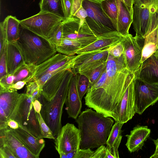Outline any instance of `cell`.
I'll return each instance as SVG.
<instances>
[{
  "label": "cell",
  "instance_id": "obj_35",
  "mask_svg": "<svg viewBox=\"0 0 158 158\" xmlns=\"http://www.w3.org/2000/svg\"><path fill=\"white\" fill-rule=\"evenodd\" d=\"M36 114L40 124L42 138L54 139L55 137L53 136L52 131L44 121L40 113Z\"/></svg>",
  "mask_w": 158,
  "mask_h": 158
},
{
  "label": "cell",
  "instance_id": "obj_38",
  "mask_svg": "<svg viewBox=\"0 0 158 158\" xmlns=\"http://www.w3.org/2000/svg\"><path fill=\"white\" fill-rule=\"evenodd\" d=\"M62 24L58 28L53 35L48 39L55 47L60 44L63 39V29Z\"/></svg>",
  "mask_w": 158,
  "mask_h": 158
},
{
  "label": "cell",
  "instance_id": "obj_13",
  "mask_svg": "<svg viewBox=\"0 0 158 158\" xmlns=\"http://www.w3.org/2000/svg\"><path fill=\"white\" fill-rule=\"evenodd\" d=\"M62 24L63 38L76 40L97 37L88 26L85 19H80L72 16L63 21Z\"/></svg>",
  "mask_w": 158,
  "mask_h": 158
},
{
  "label": "cell",
  "instance_id": "obj_42",
  "mask_svg": "<svg viewBox=\"0 0 158 158\" xmlns=\"http://www.w3.org/2000/svg\"><path fill=\"white\" fill-rule=\"evenodd\" d=\"M0 158H17L15 154L6 144L0 146Z\"/></svg>",
  "mask_w": 158,
  "mask_h": 158
},
{
  "label": "cell",
  "instance_id": "obj_18",
  "mask_svg": "<svg viewBox=\"0 0 158 158\" xmlns=\"http://www.w3.org/2000/svg\"><path fill=\"white\" fill-rule=\"evenodd\" d=\"M134 74L136 77L146 82L158 84V58L154 54L141 63Z\"/></svg>",
  "mask_w": 158,
  "mask_h": 158
},
{
  "label": "cell",
  "instance_id": "obj_21",
  "mask_svg": "<svg viewBox=\"0 0 158 158\" xmlns=\"http://www.w3.org/2000/svg\"><path fill=\"white\" fill-rule=\"evenodd\" d=\"M97 38L94 37L76 40L63 38L55 48L59 53L68 56H74L78 51L91 44Z\"/></svg>",
  "mask_w": 158,
  "mask_h": 158
},
{
  "label": "cell",
  "instance_id": "obj_41",
  "mask_svg": "<svg viewBox=\"0 0 158 158\" xmlns=\"http://www.w3.org/2000/svg\"><path fill=\"white\" fill-rule=\"evenodd\" d=\"M6 50V46L0 52V78L7 74Z\"/></svg>",
  "mask_w": 158,
  "mask_h": 158
},
{
  "label": "cell",
  "instance_id": "obj_7",
  "mask_svg": "<svg viewBox=\"0 0 158 158\" xmlns=\"http://www.w3.org/2000/svg\"><path fill=\"white\" fill-rule=\"evenodd\" d=\"M110 47L77 54L71 68L74 74H83L89 78L95 68L107 61Z\"/></svg>",
  "mask_w": 158,
  "mask_h": 158
},
{
  "label": "cell",
  "instance_id": "obj_53",
  "mask_svg": "<svg viewBox=\"0 0 158 158\" xmlns=\"http://www.w3.org/2000/svg\"><path fill=\"white\" fill-rule=\"evenodd\" d=\"M153 140L156 146V149L154 153L155 154L158 153V138L156 139H153Z\"/></svg>",
  "mask_w": 158,
  "mask_h": 158
},
{
  "label": "cell",
  "instance_id": "obj_43",
  "mask_svg": "<svg viewBox=\"0 0 158 158\" xmlns=\"http://www.w3.org/2000/svg\"><path fill=\"white\" fill-rule=\"evenodd\" d=\"M7 42L6 31L2 22L0 24V52L6 46Z\"/></svg>",
  "mask_w": 158,
  "mask_h": 158
},
{
  "label": "cell",
  "instance_id": "obj_8",
  "mask_svg": "<svg viewBox=\"0 0 158 158\" xmlns=\"http://www.w3.org/2000/svg\"><path fill=\"white\" fill-rule=\"evenodd\" d=\"M134 89L136 112L140 115L158 101V84L148 83L135 77Z\"/></svg>",
  "mask_w": 158,
  "mask_h": 158
},
{
  "label": "cell",
  "instance_id": "obj_47",
  "mask_svg": "<svg viewBox=\"0 0 158 158\" xmlns=\"http://www.w3.org/2000/svg\"><path fill=\"white\" fill-rule=\"evenodd\" d=\"M79 150L73 151L68 153L60 152L59 154L61 158H77Z\"/></svg>",
  "mask_w": 158,
  "mask_h": 158
},
{
  "label": "cell",
  "instance_id": "obj_9",
  "mask_svg": "<svg viewBox=\"0 0 158 158\" xmlns=\"http://www.w3.org/2000/svg\"><path fill=\"white\" fill-rule=\"evenodd\" d=\"M156 1L134 0L132 24L138 40H144L146 36L152 9Z\"/></svg>",
  "mask_w": 158,
  "mask_h": 158
},
{
  "label": "cell",
  "instance_id": "obj_11",
  "mask_svg": "<svg viewBox=\"0 0 158 158\" xmlns=\"http://www.w3.org/2000/svg\"><path fill=\"white\" fill-rule=\"evenodd\" d=\"M80 132L73 124L67 123L62 127L55 138V148L58 153H68L80 149Z\"/></svg>",
  "mask_w": 158,
  "mask_h": 158
},
{
  "label": "cell",
  "instance_id": "obj_20",
  "mask_svg": "<svg viewBox=\"0 0 158 158\" xmlns=\"http://www.w3.org/2000/svg\"><path fill=\"white\" fill-rule=\"evenodd\" d=\"M122 37V36L117 31L104 34L98 37L96 40L88 45L79 50L76 54L101 50L113 46L120 42Z\"/></svg>",
  "mask_w": 158,
  "mask_h": 158
},
{
  "label": "cell",
  "instance_id": "obj_22",
  "mask_svg": "<svg viewBox=\"0 0 158 158\" xmlns=\"http://www.w3.org/2000/svg\"><path fill=\"white\" fill-rule=\"evenodd\" d=\"M14 130L27 148L36 158H38L45 147V142L43 138L36 137L29 131L20 127Z\"/></svg>",
  "mask_w": 158,
  "mask_h": 158
},
{
  "label": "cell",
  "instance_id": "obj_48",
  "mask_svg": "<svg viewBox=\"0 0 158 158\" xmlns=\"http://www.w3.org/2000/svg\"><path fill=\"white\" fill-rule=\"evenodd\" d=\"M34 110L36 113H40L42 108V104L37 99L33 100L31 102Z\"/></svg>",
  "mask_w": 158,
  "mask_h": 158
},
{
  "label": "cell",
  "instance_id": "obj_34",
  "mask_svg": "<svg viewBox=\"0 0 158 158\" xmlns=\"http://www.w3.org/2000/svg\"><path fill=\"white\" fill-rule=\"evenodd\" d=\"M106 62L107 61L102 63L91 72L89 77V86H92L95 84L106 70Z\"/></svg>",
  "mask_w": 158,
  "mask_h": 158
},
{
  "label": "cell",
  "instance_id": "obj_37",
  "mask_svg": "<svg viewBox=\"0 0 158 158\" xmlns=\"http://www.w3.org/2000/svg\"><path fill=\"white\" fill-rule=\"evenodd\" d=\"M15 77L13 73L6 74L0 78V88L8 89L14 84Z\"/></svg>",
  "mask_w": 158,
  "mask_h": 158
},
{
  "label": "cell",
  "instance_id": "obj_1",
  "mask_svg": "<svg viewBox=\"0 0 158 158\" xmlns=\"http://www.w3.org/2000/svg\"><path fill=\"white\" fill-rule=\"evenodd\" d=\"M123 54L115 58L109 54L107 60V78L97 112L111 117L127 87L131 73L126 68Z\"/></svg>",
  "mask_w": 158,
  "mask_h": 158
},
{
  "label": "cell",
  "instance_id": "obj_4",
  "mask_svg": "<svg viewBox=\"0 0 158 158\" xmlns=\"http://www.w3.org/2000/svg\"><path fill=\"white\" fill-rule=\"evenodd\" d=\"M73 74L71 68L66 70L60 87L50 100H47L41 94L38 99L42 104L40 114L55 137L62 127L61 118L63 107L68 94L70 82Z\"/></svg>",
  "mask_w": 158,
  "mask_h": 158
},
{
  "label": "cell",
  "instance_id": "obj_33",
  "mask_svg": "<svg viewBox=\"0 0 158 158\" xmlns=\"http://www.w3.org/2000/svg\"><path fill=\"white\" fill-rule=\"evenodd\" d=\"M89 85V80L87 77L83 74H77V89L81 100H82L84 95L87 93Z\"/></svg>",
  "mask_w": 158,
  "mask_h": 158
},
{
  "label": "cell",
  "instance_id": "obj_52",
  "mask_svg": "<svg viewBox=\"0 0 158 158\" xmlns=\"http://www.w3.org/2000/svg\"><path fill=\"white\" fill-rule=\"evenodd\" d=\"M106 147V158H115L114 156L111 153L109 149Z\"/></svg>",
  "mask_w": 158,
  "mask_h": 158
},
{
  "label": "cell",
  "instance_id": "obj_17",
  "mask_svg": "<svg viewBox=\"0 0 158 158\" xmlns=\"http://www.w3.org/2000/svg\"><path fill=\"white\" fill-rule=\"evenodd\" d=\"M33 100L26 93L19 94L16 107L10 119L16 121L19 127L28 131V118Z\"/></svg>",
  "mask_w": 158,
  "mask_h": 158
},
{
  "label": "cell",
  "instance_id": "obj_6",
  "mask_svg": "<svg viewBox=\"0 0 158 158\" xmlns=\"http://www.w3.org/2000/svg\"><path fill=\"white\" fill-rule=\"evenodd\" d=\"M82 6L87 14L86 22L96 36L117 31L112 21L103 10L100 0H82Z\"/></svg>",
  "mask_w": 158,
  "mask_h": 158
},
{
  "label": "cell",
  "instance_id": "obj_44",
  "mask_svg": "<svg viewBox=\"0 0 158 158\" xmlns=\"http://www.w3.org/2000/svg\"><path fill=\"white\" fill-rule=\"evenodd\" d=\"M39 89H40L37 82L36 81H31L27 83L26 93L31 96L33 93Z\"/></svg>",
  "mask_w": 158,
  "mask_h": 158
},
{
  "label": "cell",
  "instance_id": "obj_14",
  "mask_svg": "<svg viewBox=\"0 0 158 158\" xmlns=\"http://www.w3.org/2000/svg\"><path fill=\"white\" fill-rule=\"evenodd\" d=\"M17 90L10 88L0 89V129L8 127L10 119L17 104L19 94Z\"/></svg>",
  "mask_w": 158,
  "mask_h": 158
},
{
  "label": "cell",
  "instance_id": "obj_23",
  "mask_svg": "<svg viewBox=\"0 0 158 158\" xmlns=\"http://www.w3.org/2000/svg\"><path fill=\"white\" fill-rule=\"evenodd\" d=\"M6 144L17 158H36L25 147L14 130L8 126L6 130Z\"/></svg>",
  "mask_w": 158,
  "mask_h": 158
},
{
  "label": "cell",
  "instance_id": "obj_54",
  "mask_svg": "<svg viewBox=\"0 0 158 158\" xmlns=\"http://www.w3.org/2000/svg\"><path fill=\"white\" fill-rule=\"evenodd\" d=\"M150 158H158V153L153 154L150 157Z\"/></svg>",
  "mask_w": 158,
  "mask_h": 158
},
{
  "label": "cell",
  "instance_id": "obj_19",
  "mask_svg": "<svg viewBox=\"0 0 158 158\" xmlns=\"http://www.w3.org/2000/svg\"><path fill=\"white\" fill-rule=\"evenodd\" d=\"M151 130L147 126H137L134 127L127 138L126 145L131 152L142 149L145 142L150 135Z\"/></svg>",
  "mask_w": 158,
  "mask_h": 158
},
{
  "label": "cell",
  "instance_id": "obj_32",
  "mask_svg": "<svg viewBox=\"0 0 158 158\" xmlns=\"http://www.w3.org/2000/svg\"><path fill=\"white\" fill-rule=\"evenodd\" d=\"M28 131L36 137L42 138L40 122L32 103L28 118Z\"/></svg>",
  "mask_w": 158,
  "mask_h": 158
},
{
  "label": "cell",
  "instance_id": "obj_26",
  "mask_svg": "<svg viewBox=\"0 0 158 158\" xmlns=\"http://www.w3.org/2000/svg\"><path fill=\"white\" fill-rule=\"evenodd\" d=\"M67 70L62 71L52 76L44 84L41 94L47 100H50L56 94L62 83Z\"/></svg>",
  "mask_w": 158,
  "mask_h": 158
},
{
  "label": "cell",
  "instance_id": "obj_51",
  "mask_svg": "<svg viewBox=\"0 0 158 158\" xmlns=\"http://www.w3.org/2000/svg\"><path fill=\"white\" fill-rule=\"evenodd\" d=\"M127 6L130 12L133 14L134 0H121Z\"/></svg>",
  "mask_w": 158,
  "mask_h": 158
},
{
  "label": "cell",
  "instance_id": "obj_28",
  "mask_svg": "<svg viewBox=\"0 0 158 158\" xmlns=\"http://www.w3.org/2000/svg\"><path fill=\"white\" fill-rule=\"evenodd\" d=\"M2 23L6 31L7 42L15 43L20 34V20L15 16L8 15Z\"/></svg>",
  "mask_w": 158,
  "mask_h": 158
},
{
  "label": "cell",
  "instance_id": "obj_49",
  "mask_svg": "<svg viewBox=\"0 0 158 158\" xmlns=\"http://www.w3.org/2000/svg\"><path fill=\"white\" fill-rule=\"evenodd\" d=\"M27 82L26 81H20L14 83L10 88L17 90L20 89L22 88Z\"/></svg>",
  "mask_w": 158,
  "mask_h": 158
},
{
  "label": "cell",
  "instance_id": "obj_55",
  "mask_svg": "<svg viewBox=\"0 0 158 158\" xmlns=\"http://www.w3.org/2000/svg\"><path fill=\"white\" fill-rule=\"evenodd\" d=\"M155 56L158 58V50H157L154 53Z\"/></svg>",
  "mask_w": 158,
  "mask_h": 158
},
{
  "label": "cell",
  "instance_id": "obj_50",
  "mask_svg": "<svg viewBox=\"0 0 158 158\" xmlns=\"http://www.w3.org/2000/svg\"><path fill=\"white\" fill-rule=\"evenodd\" d=\"M8 127L13 129H16L18 128L19 126L18 123L15 120L12 119H9L7 122Z\"/></svg>",
  "mask_w": 158,
  "mask_h": 158
},
{
  "label": "cell",
  "instance_id": "obj_29",
  "mask_svg": "<svg viewBox=\"0 0 158 158\" xmlns=\"http://www.w3.org/2000/svg\"><path fill=\"white\" fill-rule=\"evenodd\" d=\"M37 66L24 63L13 73L15 77L14 83L20 81L28 82L32 81L36 71Z\"/></svg>",
  "mask_w": 158,
  "mask_h": 158
},
{
  "label": "cell",
  "instance_id": "obj_36",
  "mask_svg": "<svg viewBox=\"0 0 158 158\" xmlns=\"http://www.w3.org/2000/svg\"><path fill=\"white\" fill-rule=\"evenodd\" d=\"M73 64L64 66L53 72L48 73L43 76L39 79L36 81L37 82L40 89L41 90L45 82L50 77L62 71L71 68Z\"/></svg>",
  "mask_w": 158,
  "mask_h": 158
},
{
  "label": "cell",
  "instance_id": "obj_45",
  "mask_svg": "<svg viewBox=\"0 0 158 158\" xmlns=\"http://www.w3.org/2000/svg\"><path fill=\"white\" fill-rule=\"evenodd\" d=\"M106 149L104 145L98 148L94 152L92 158H106Z\"/></svg>",
  "mask_w": 158,
  "mask_h": 158
},
{
  "label": "cell",
  "instance_id": "obj_27",
  "mask_svg": "<svg viewBox=\"0 0 158 158\" xmlns=\"http://www.w3.org/2000/svg\"><path fill=\"white\" fill-rule=\"evenodd\" d=\"M124 124L115 121V123L111 127L106 141V147L115 158H119L118 148L122 138L121 129Z\"/></svg>",
  "mask_w": 158,
  "mask_h": 158
},
{
  "label": "cell",
  "instance_id": "obj_2",
  "mask_svg": "<svg viewBox=\"0 0 158 158\" xmlns=\"http://www.w3.org/2000/svg\"><path fill=\"white\" fill-rule=\"evenodd\" d=\"M106 117L91 109L81 112L75 119L80 130V149L98 148L106 144L110 129L114 123Z\"/></svg>",
  "mask_w": 158,
  "mask_h": 158
},
{
  "label": "cell",
  "instance_id": "obj_10",
  "mask_svg": "<svg viewBox=\"0 0 158 158\" xmlns=\"http://www.w3.org/2000/svg\"><path fill=\"white\" fill-rule=\"evenodd\" d=\"M134 73H131L126 89L119 102L112 113L115 121L125 123L136 113L134 89Z\"/></svg>",
  "mask_w": 158,
  "mask_h": 158
},
{
  "label": "cell",
  "instance_id": "obj_25",
  "mask_svg": "<svg viewBox=\"0 0 158 158\" xmlns=\"http://www.w3.org/2000/svg\"><path fill=\"white\" fill-rule=\"evenodd\" d=\"M24 63L20 52L15 44L7 42L6 50L7 74L13 73Z\"/></svg>",
  "mask_w": 158,
  "mask_h": 158
},
{
  "label": "cell",
  "instance_id": "obj_12",
  "mask_svg": "<svg viewBox=\"0 0 158 158\" xmlns=\"http://www.w3.org/2000/svg\"><path fill=\"white\" fill-rule=\"evenodd\" d=\"M138 39L131 34L122 36L121 42L124 48L123 55L126 69L134 73L141 64L143 48Z\"/></svg>",
  "mask_w": 158,
  "mask_h": 158
},
{
  "label": "cell",
  "instance_id": "obj_15",
  "mask_svg": "<svg viewBox=\"0 0 158 158\" xmlns=\"http://www.w3.org/2000/svg\"><path fill=\"white\" fill-rule=\"evenodd\" d=\"M76 56H68L56 53L39 65L32 81H36L45 74L68 64H73Z\"/></svg>",
  "mask_w": 158,
  "mask_h": 158
},
{
  "label": "cell",
  "instance_id": "obj_40",
  "mask_svg": "<svg viewBox=\"0 0 158 158\" xmlns=\"http://www.w3.org/2000/svg\"><path fill=\"white\" fill-rule=\"evenodd\" d=\"M123 47L120 42L110 47L109 54L115 58H118L123 54Z\"/></svg>",
  "mask_w": 158,
  "mask_h": 158
},
{
  "label": "cell",
  "instance_id": "obj_24",
  "mask_svg": "<svg viewBox=\"0 0 158 158\" xmlns=\"http://www.w3.org/2000/svg\"><path fill=\"white\" fill-rule=\"evenodd\" d=\"M118 7L117 31L122 36L129 33V29L133 22V14L121 0H116Z\"/></svg>",
  "mask_w": 158,
  "mask_h": 158
},
{
  "label": "cell",
  "instance_id": "obj_30",
  "mask_svg": "<svg viewBox=\"0 0 158 158\" xmlns=\"http://www.w3.org/2000/svg\"><path fill=\"white\" fill-rule=\"evenodd\" d=\"M39 6L40 11L50 12L65 19L61 0H40Z\"/></svg>",
  "mask_w": 158,
  "mask_h": 158
},
{
  "label": "cell",
  "instance_id": "obj_3",
  "mask_svg": "<svg viewBox=\"0 0 158 158\" xmlns=\"http://www.w3.org/2000/svg\"><path fill=\"white\" fill-rule=\"evenodd\" d=\"M22 28L15 44L25 63L38 66L56 53L55 47L48 39Z\"/></svg>",
  "mask_w": 158,
  "mask_h": 158
},
{
  "label": "cell",
  "instance_id": "obj_31",
  "mask_svg": "<svg viewBox=\"0 0 158 158\" xmlns=\"http://www.w3.org/2000/svg\"><path fill=\"white\" fill-rule=\"evenodd\" d=\"M102 8L112 21L117 30L118 7L116 0H100Z\"/></svg>",
  "mask_w": 158,
  "mask_h": 158
},
{
  "label": "cell",
  "instance_id": "obj_5",
  "mask_svg": "<svg viewBox=\"0 0 158 158\" xmlns=\"http://www.w3.org/2000/svg\"><path fill=\"white\" fill-rule=\"evenodd\" d=\"M65 19L50 12L40 11L32 16L20 20V22L22 28L48 39Z\"/></svg>",
  "mask_w": 158,
  "mask_h": 158
},
{
  "label": "cell",
  "instance_id": "obj_46",
  "mask_svg": "<svg viewBox=\"0 0 158 158\" xmlns=\"http://www.w3.org/2000/svg\"><path fill=\"white\" fill-rule=\"evenodd\" d=\"M94 152L90 148L84 149H80L77 158H92Z\"/></svg>",
  "mask_w": 158,
  "mask_h": 158
},
{
  "label": "cell",
  "instance_id": "obj_16",
  "mask_svg": "<svg viewBox=\"0 0 158 158\" xmlns=\"http://www.w3.org/2000/svg\"><path fill=\"white\" fill-rule=\"evenodd\" d=\"M77 74H74L69 84L65 104L69 118L76 119L80 114L82 107L81 99L77 89Z\"/></svg>",
  "mask_w": 158,
  "mask_h": 158
},
{
  "label": "cell",
  "instance_id": "obj_39",
  "mask_svg": "<svg viewBox=\"0 0 158 158\" xmlns=\"http://www.w3.org/2000/svg\"><path fill=\"white\" fill-rule=\"evenodd\" d=\"M64 18L68 19L72 17L73 0H61Z\"/></svg>",
  "mask_w": 158,
  "mask_h": 158
}]
</instances>
